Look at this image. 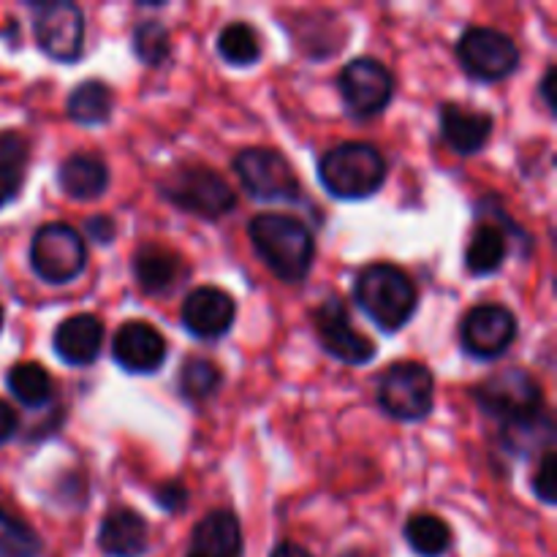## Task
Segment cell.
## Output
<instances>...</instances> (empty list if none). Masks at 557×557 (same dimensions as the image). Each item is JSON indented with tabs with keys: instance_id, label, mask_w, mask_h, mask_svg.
<instances>
[{
	"instance_id": "obj_5",
	"label": "cell",
	"mask_w": 557,
	"mask_h": 557,
	"mask_svg": "<svg viewBox=\"0 0 557 557\" xmlns=\"http://www.w3.org/2000/svg\"><path fill=\"white\" fill-rule=\"evenodd\" d=\"M30 264L44 283L65 286L85 272V239L69 223H44L30 239Z\"/></svg>"
},
{
	"instance_id": "obj_29",
	"label": "cell",
	"mask_w": 557,
	"mask_h": 557,
	"mask_svg": "<svg viewBox=\"0 0 557 557\" xmlns=\"http://www.w3.org/2000/svg\"><path fill=\"white\" fill-rule=\"evenodd\" d=\"M177 384H180V392H183L188 400H210V397L221 389L223 375L215 362L194 357L183 364Z\"/></svg>"
},
{
	"instance_id": "obj_21",
	"label": "cell",
	"mask_w": 557,
	"mask_h": 557,
	"mask_svg": "<svg viewBox=\"0 0 557 557\" xmlns=\"http://www.w3.org/2000/svg\"><path fill=\"white\" fill-rule=\"evenodd\" d=\"M183 272V259L163 245H145L134 253L136 283L147 294H163L174 288Z\"/></svg>"
},
{
	"instance_id": "obj_34",
	"label": "cell",
	"mask_w": 557,
	"mask_h": 557,
	"mask_svg": "<svg viewBox=\"0 0 557 557\" xmlns=\"http://www.w3.org/2000/svg\"><path fill=\"white\" fill-rule=\"evenodd\" d=\"M16 428H20V417H16L14 408H11L9 403L0 400V444L14 438Z\"/></svg>"
},
{
	"instance_id": "obj_24",
	"label": "cell",
	"mask_w": 557,
	"mask_h": 557,
	"mask_svg": "<svg viewBox=\"0 0 557 557\" xmlns=\"http://www.w3.org/2000/svg\"><path fill=\"white\" fill-rule=\"evenodd\" d=\"M504 435V446L511 455H533V451H553L555 441V422L547 411L536 413V417L525 419V422L506 424L500 430Z\"/></svg>"
},
{
	"instance_id": "obj_3",
	"label": "cell",
	"mask_w": 557,
	"mask_h": 557,
	"mask_svg": "<svg viewBox=\"0 0 557 557\" xmlns=\"http://www.w3.org/2000/svg\"><path fill=\"white\" fill-rule=\"evenodd\" d=\"M319 177L335 199H368L384 185L386 161L379 147L364 141H343L321 156Z\"/></svg>"
},
{
	"instance_id": "obj_13",
	"label": "cell",
	"mask_w": 557,
	"mask_h": 557,
	"mask_svg": "<svg viewBox=\"0 0 557 557\" xmlns=\"http://www.w3.org/2000/svg\"><path fill=\"white\" fill-rule=\"evenodd\" d=\"M517 337V319L504 305H479L462 319L460 343L471 357L495 359L509 351Z\"/></svg>"
},
{
	"instance_id": "obj_15",
	"label": "cell",
	"mask_w": 557,
	"mask_h": 557,
	"mask_svg": "<svg viewBox=\"0 0 557 557\" xmlns=\"http://www.w3.org/2000/svg\"><path fill=\"white\" fill-rule=\"evenodd\" d=\"M234 319H237V305L223 288H194L183 302V326L201 341L223 337L232 330Z\"/></svg>"
},
{
	"instance_id": "obj_38",
	"label": "cell",
	"mask_w": 557,
	"mask_h": 557,
	"mask_svg": "<svg viewBox=\"0 0 557 557\" xmlns=\"http://www.w3.org/2000/svg\"><path fill=\"white\" fill-rule=\"evenodd\" d=\"M553 79H555V69H547V74H544V79H542V96H544V101H547L549 109H555Z\"/></svg>"
},
{
	"instance_id": "obj_19",
	"label": "cell",
	"mask_w": 557,
	"mask_h": 557,
	"mask_svg": "<svg viewBox=\"0 0 557 557\" xmlns=\"http://www.w3.org/2000/svg\"><path fill=\"white\" fill-rule=\"evenodd\" d=\"M441 134L451 150L460 156H473L493 136V117L487 112L462 109L460 103H444L441 107Z\"/></svg>"
},
{
	"instance_id": "obj_27",
	"label": "cell",
	"mask_w": 557,
	"mask_h": 557,
	"mask_svg": "<svg viewBox=\"0 0 557 557\" xmlns=\"http://www.w3.org/2000/svg\"><path fill=\"white\" fill-rule=\"evenodd\" d=\"M218 52L228 65H253L261 58L259 33L245 22H232L218 36Z\"/></svg>"
},
{
	"instance_id": "obj_36",
	"label": "cell",
	"mask_w": 557,
	"mask_h": 557,
	"mask_svg": "<svg viewBox=\"0 0 557 557\" xmlns=\"http://www.w3.org/2000/svg\"><path fill=\"white\" fill-rule=\"evenodd\" d=\"M185 498H188V495H185V490L177 487V484H166L163 490H158V504L169 511H177Z\"/></svg>"
},
{
	"instance_id": "obj_8",
	"label": "cell",
	"mask_w": 557,
	"mask_h": 557,
	"mask_svg": "<svg viewBox=\"0 0 557 557\" xmlns=\"http://www.w3.org/2000/svg\"><path fill=\"white\" fill-rule=\"evenodd\" d=\"M435 381L424 364L397 362L379 384V406L400 422H419L433 411Z\"/></svg>"
},
{
	"instance_id": "obj_28",
	"label": "cell",
	"mask_w": 557,
	"mask_h": 557,
	"mask_svg": "<svg viewBox=\"0 0 557 557\" xmlns=\"http://www.w3.org/2000/svg\"><path fill=\"white\" fill-rule=\"evenodd\" d=\"M0 555L3 557H38L41 536L25 520L0 506Z\"/></svg>"
},
{
	"instance_id": "obj_30",
	"label": "cell",
	"mask_w": 557,
	"mask_h": 557,
	"mask_svg": "<svg viewBox=\"0 0 557 557\" xmlns=\"http://www.w3.org/2000/svg\"><path fill=\"white\" fill-rule=\"evenodd\" d=\"M134 52L141 63L158 69L172 58V36L158 20L139 22V27L134 30Z\"/></svg>"
},
{
	"instance_id": "obj_9",
	"label": "cell",
	"mask_w": 557,
	"mask_h": 557,
	"mask_svg": "<svg viewBox=\"0 0 557 557\" xmlns=\"http://www.w3.org/2000/svg\"><path fill=\"white\" fill-rule=\"evenodd\" d=\"M457 58L468 76L479 82H500L520 65V49L495 27H468L457 41Z\"/></svg>"
},
{
	"instance_id": "obj_35",
	"label": "cell",
	"mask_w": 557,
	"mask_h": 557,
	"mask_svg": "<svg viewBox=\"0 0 557 557\" xmlns=\"http://www.w3.org/2000/svg\"><path fill=\"white\" fill-rule=\"evenodd\" d=\"M87 232L92 234V239L98 243H112L114 239V221L109 215H96L87 221Z\"/></svg>"
},
{
	"instance_id": "obj_11",
	"label": "cell",
	"mask_w": 557,
	"mask_h": 557,
	"mask_svg": "<svg viewBox=\"0 0 557 557\" xmlns=\"http://www.w3.org/2000/svg\"><path fill=\"white\" fill-rule=\"evenodd\" d=\"M341 98L354 117H375L395 96V76L381 60L357 58L337 76Z\"/></svg>"
},
{
	"instance_id": "obj_14",
	"label": "cell",
	"mask_w": 557,
	"mask_h": 557,
	"mask_svg": "<svg viewBox=\"0 0 557 557\" xmlns=\"http://www.w3.org/2000/svg\"><path fill=\"white\" fill-rule=\"evenodd\" d=\"M112 357L125 373L150 375L166 362V341L147 321H128L114 335Z\"/></svg>"
},
{
	"instance_id": "obj_10",
	"label": "cell",
	"mask_w": 557,
	"mask_h": 557,
	"mask_svg": "<svg viewBox=\"0 0 557 557\" xmlns=\"http://www.w3.org/2000/svg\"><path fill=\"white\" fill-rule=\"evenodd\" d=\"M33 33L47 58L74 63L85 52V14L69 0H47L36 5Z\"/></svg>"
},
{
	"instance_id": "obj_26",
	"label": "cell",
	"mask_w": 557,
	"mask_h": 557,
	"mask_svg": "<svg viewBox=\"0 0 557 557\" xmlns=\"http://www.w3.org/2000/svg\"><path fill=\"white\" fill-rule=\"evenodd\" d=\"M406 542L419 557H441L451 547V531L441 517L413 515L406 522Z\"/></svg>"
},
{
	"instance_id": "obj_37",
	"label": "cell",
	"mask_w": 557,
	"mask_h": 557,
	"mask_svg": "<svg viewBox=\"0 0 557 557\" xmlns=\"http://www.w3.org/2000/svg\"><path fill=\"white\" fill-rule=\"evenodd\" d=\"M270 557H313V555H310L305 547H299V544L283 542V544H277L275 549H272Z\"/></svg>"
},
{
	"instance_id": "obj_1",
	"label": "cell",
	"mask_w": 557,
	"mask_h": 557,
	"mask_svg": "<svg viewBox=\"0 0 557 557\" xmlns=\"http://www.w3.org/2000/svg\"><path fill=\"white\" fill-rule=\"evenodd\" d=\"M248 237L267 270L283 283H302L315 256L313 232L299 218L283 212H261L250 221Z\"/></svg>"
},
{
	"instance_id": "obj_12",
	"label": "cell",
	"mask_w": 557,
	"mask_h": 557,
	"mask_svg": "<svg viewBox=\"0 0 557 557\" xmlns=\"http://www.w3.org/2000/svg\"><path fill=\"white\" fill-rule=\"evenodd\" d=\"M315 335L330 357L346 364H368L375 357V343L354 330L346 302L337 297H330L315 310Z\"/></svg>"
},
{
	"instance_id": "obj_22",
	"label": "cell",
	"mask_w": 557,
	"mask_h": 557,
	"mask_svg": "<svg viewBox=\"0 0 557 557\" xmlns=\"http://www.w3.org/2000/svg\"><path fill=\"white\" fill-rule=\"evenodd\" d=\"M509 253V239L498 223H479L471 234V243L466 250V267L473 275H493L500 270Z\"/></svg>"
},
{
	"instance_id": "obj_2",
	"label": "cell",
	"mask_w": 557,
	"mask_h": 557,
	"mask_svg": "<svg viewBox=\"0 0 557 557\" xmlns=\"http://www.w3.org/2000/svg\"><path fill=\"white\" fill-rule=\"evenodd\" d=\"M354 299L375 326L384 332H397L417 313L419 292L400 267L379 261L359 272L354 283Z\"/></svg>"
},
{
	"instance_id": "obj_39",
	"label": "cell",
	"mask_w": 557,
	"mask_h": 557,
	"mask_svg": "<svg viewBox=\"0 0 557 557\" xmlns=\"http://www.w3.org/2000/svg\"><path fill=\"white\" fill-rule=\"evenodd\" d=\"M0 326H3V305H0Z\"/></svg>"
},
{
	"instance_id": "obj_20",
	"label": "cell",
	"mask_w": 557,
	"mask_h": 557,
	"mask_svg": "<svg viewBox=\"0 0 557 557\" xmlns=\"http://www.w3.org/2000/svg\"><path fill=\"white\" fill-rule=\"evenodd\" d=\"M58 183L71 199L92 201L109 188V169L92 152H74L60 163Z\"/></svg>"
},
{
	"instance_id": "obj_17",
	"label": "cell",
	"mask_w": 557,
	"mask_h": 557,
	"mask_svg": "<svg viewBox=\"0 0 557 557\" xmlns=\"http://www.w3.org/2000/svg\"><path fill=\"white\" fill-rule=\"evenodd\" d=\"M103 324L92 313H79L65 319L54 332V354L71 368H85L92 364L101 354Z\"/></svg>"
},
{
	"instance_id": "obj_6",
	"label": "cell",
	"mask_w": 557,
	"mask_h": 557,
	"mask_svg": "<svg viewBox=\"0 0 557 557\" xmlns=\"http://www.w3.org/2000/svg\"><path fill=\"white\" fill-rule=\"evenodd\" d=\"M476 403L487 417L498 419L500 428L525 422L544 411L542 386L525 370H500L479 384Z\"/></svg>"
},
{
	"instance_id": "obj_16",
	"label": "cell",
	"mask_w": 557,
	"mask_h": 557,
	"mask_svg": "<svg viewBox=\"0 0 557 557\" xmlns=\"http://www.w3.org/2000/svg\"><path fill=\"white\" fill-rule=\"evenodd\" d=\"M98 547L107 557H141L150 547V528L134 509H112L98 528Z\"/></svg>"
},
{
	"instance_id": "obj_32",
	"label": "cell",
	"mask_w": 557,
	"mask_h": 557,
	"mask_svg": "<svg viewBox=\"0 0 557 557\" xmlns=\"http://www.w3.org/2000/svg\"><path fill=\"white\" fill-rule=\"evenodd\" d=\"M0 161L11 163V166L22 169L27 161V141L22 139L16 131H5L0 134Z\"/></svg>"
},
{
	"instance_id": "obj_31",
	"label": "cell",
	"mask_w": 557,
	"mask_h": 557,
	"mask_svg": "<svg viewBox=\"0 0 557 557\" xmlns=\"http://www.w3.org/2000/svg\"><path fill=\"white\" fill-rule=\"evenodd\" d=\"M555 451H544L539 471L533 476V493L544 500V504H555L557 498V471H555Z\"/></svg>"
},
{
	"instance_id": "obj_7",
	"label": "cell",
	"mask_w": 557,
	"mask_h": 557,
	"mask_svg": "<svg viewBox=\"0 0 557 557\" xmlns=\"http://www.w3.org/2000/svg\"><path fill=\"white\" fill-rule=\"evenodd\" d=\"M234 172L243 188L259 201H297L302 190L288 158L270 147H248L239 152Z\"/></svg>"
},
{
	"instance_id": "obj_4",
	"label": "cell",
	"mask_w": 557,
	"mask_h": 557,
	"mask_svg": "<svg viewBox=\"0 0 557 557\" xmlns=\"http://www.w3.org/2000/svg\"><path fill=\"white\" fill-rule=\"evenodd\" d=\"M163 199L205 221H218L237 207V194L218 172L207 166H183L161 183Z\"/></svg>"
},
{
	"instance_id": "obj_18",
	"label": "cell",
	"mask_w": 557,
	"mask_h": 557,
	"mask_svg": "<svg viewBox=\"0 0 557 557\" xmlns=\"http://www.w3.org/2000/svg\"><path fill=\"white\" fill-rule=\"evenodd\" d=\"M185 557H243V528L234 511H210L194 528Z\"/></svg>"
},
{
	"instance_id": "obj_33",
	"label": "cell",
	"mask_w": 557,
	"mask_h": 557,
	"mask_svg": "<svg viewBox=\"0 0 557 557\" xmlns=\"http://www.w3.org/2000/svg\"><path fill=\"white\" fill-rule=\"evenodd\" d=\"M22 169L11 166V163L0 161V207L11 205L22 190Z\"/></svg>"
},
{
	"instance_id": "obj_23",
	"label": "cell",
	"mask_w": 557,
	"mask_h": 557,
	"mask_svg": "<svg viewBox=\"0 0 557 557\" xmlns=\"http://www.w3.org/2000/svg\"><path fill=\"white\" fill-rule=\"evenodd\" d=\"M65 109H69V117L74 120V123L101 125L112 117L114 96L112 90H109L107 82L87 79L71 90Z\"/></svg>"
},
{
	"instance_id": "obj_25",
	"label": "cell",
	"mask_w": 557,
	"mask_h": 557,
	"mask_svg": "<svg viewBox=\"0 0 557 557\" xmlns=\"http://www.w3.org/2000/svg\"><path fill=\"white\" fill-rule=\"evenodd\" d=\"M9 392L27 408H41L52 400V375L36 362H20L5 375Z\"/></svg>"
}]
</instances>
